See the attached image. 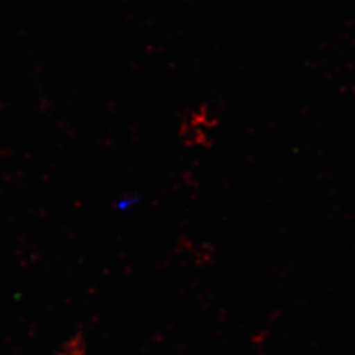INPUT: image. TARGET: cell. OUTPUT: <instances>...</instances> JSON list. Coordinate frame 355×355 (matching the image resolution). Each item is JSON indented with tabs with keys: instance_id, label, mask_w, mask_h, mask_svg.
I'll list each match as a JSON object with an SVG mask.
<instances>
[{
	"instance_id": "6da1fadb",
	"label": "cell",
	"mask_w": 355,
	"mask_h": 355,
	"mask_svg": "<svg viewBox=\"0 0 355 355\" xmlns=\"http://www.w3.org/2000/svg\"><path fill=\"white\" fill-rule=\"evenodd\" d=\"M217 117L208 105H199L191 110L182 119L179 127V137L191 148L208 146L211 144V136L217 127Z\"/></svg>"
}]
</instances>
